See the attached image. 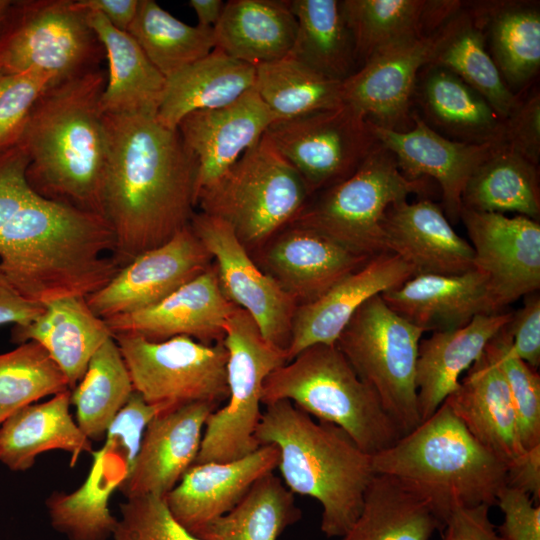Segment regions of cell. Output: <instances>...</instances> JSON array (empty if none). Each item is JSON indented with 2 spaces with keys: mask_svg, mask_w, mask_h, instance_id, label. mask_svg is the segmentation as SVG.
Wrapping results in <instances>:
<instances>
[{
  "mask_svg": "<svg viewBox=\"0 0 540 540\" xmlns=\"http://www.w3.org/2000/svg\"><path fill=\"white\" fill-rule=\"evenodd\" d=\"M190 227L215 260L227 299L253 317L267 341L287 350L297 307L294 300L262 271L226 222L195 212Z\"/></svg>",
  "mask_w": 540,
  "mask_h": 540,
  "instance_id": "obj_14",
  "label": "cell"
},
{
  "mask_svg": "<svg viewBox=\"0 0 540 540\" xmlns=\"http://www.w3.org/2000/svg\"><path fill=\"white\" fill-rule=\"evenodd\" d=\"M412 126L396 131L370 123L378 142L395 157L411 179L433 178L441 189L449 222L460 219L464 188L475 170L501 143L470 144L439 134L413 111Z\"/></svg>",
  "mask_w": 540,
  "mask_h": 540,
  "instance_id": "obj_18",
  "label": "cell"
},
{
  "mask_svg": "<svg viewBox=\"0 0 540 540\" xmlns=\"http://www.w3.org/2000/svg\"><path fill=\"white\" fill-rule=\"evenodd\" d=\"M127 32L166 79L216 47L213 28L188 25L154 0H140Z\"/></svg>",
  "mask_w": 540,
  "mask_h": 540,
  "instance_id": "obj_45",
  "label": "cell"
},
{
  "mask_svg": "<svg viewBox=\"0 0 540 540\" xmlns=\"http://www.w3.org/2000/svg\"><path fill=\"white\" fill-rule=\"evenodd\" d=\"M134 392L129 371L112 336L92 356L70 391L76 422L91 441L104 439L110 423Z\"/></svg>",
  "mask_w": 540,
  "mask_h": 540,
  "instance_id": "obj_44",
  "label": "cell"
},
{
  "mask_svg": "<svg viewBox=\"0 0 540 540\" xmlns=\"http://www.w3.org/2000/svg\"><path fill=\"white\" fill-rule=\"evenodd\" d=\"M220 406L190 403L158 414L148 424L127 477L118 490L127 499L165 497L194 464L208 417Z\"/></svg>",
  "mask_w": 540,
  "mask_h": 540,
  "instance_id": "obj_21",
  "label": "cell"
},
{
  "mask_svg": "<svg viewBox=\"0 0 540 540\" xmlns=\"http://www.w3.org/2000/svg\"><path fill=\"white\" fill-rule=\"evenodd\" d=\"M70 391L42 403L22 407L0 424V462L14 472L29 470L42 453H70L75 466L82 453H91L92 441L70 412Z\"/></svg>",
  "mask_w": 540,
  "mask_h": 540,
  "instance_id": "obj_31",
  "label": "cell"
},
{
  "mask_svg": "<svg viewBox=\"0 0 540 540\" xmlns=\"http://www.w3.org/2000/svg\"><path fill=\"white\" fill-rule=\"evenodd\" d=\"M421 118L439 134L454 141L501 143L503 119L475 89L451 71L426 65L419 73L414 103Z\"/></svg>",
  "mask_w": 540,
  "mask_h": 540,
  "instance_id": "obj_29",
  "label": "cell"
},
{
  "mask_svg": "<svg viewBox=\"0 0 540 540\" xmlns=\"http://www.w3.org/2000/svg\"><path fill=\"white\" fill-rule=\"evenodd\" d=\"M106 220L34 192L0 231V275L42 305L83 297L121 269Z\"/></svg>",
  "mask_w": 540,
  "mask_h": 540,
  "instance_id": "obj_2",
  "label": "cell"
},
{
  "mask_svg": "<svg viewBox=\"0 0 540 540\" xmlns=\"http://www.w3.org/2000/svg\"><path fill=\"white\" fill-rule=\"evenodd\" d=\"M382 227L387 251L412 266L416 275H457L474 269L471 244L431 200L390 206Z\"/></svg>",
  "mask_w": 540,
  "mask_h": 540,
  "instance_id": "obj_25",
  "label": "cell"
},
{
  "mask_svg": "<svg viewBox=\"0 0 540 540\" xmlns=\"http://www.w3.org/2000/svg\"><path fill=\"white\" fill-rule=\"evenodd\" d=\"M255 439L277 447V469L293 494L321 504L322 533L342 537L358 518L375 475L372 456L341 428L314 420L288 400L266 406Z\"/></svg>",
  "mask_w": 540,
  "mask_h": 540,
  "instance_id": "obj_4",
  "label": "cell"
},
{
  "mask_svg": "<svg viewBox=\"0 0 540 540\" xmlns=\"http://www.w3.org/2000/svg\"><path fill=\"white\" fill-rule=\"evenodd\" d=\"M213 32L215 48L257 66L290 53L297 21L285 0H231Z\"/></svg>",
  "mask_w": 540,
  "mask_h": 540,
  "instance_id": "obj_36",
  "label": "cell"
},
{
  "mask_svg": "<svg viewBox=\"0 0 540 540\" xmlns=\"http://www.w3.org/2000/svg\"><path fill=\"white\" fill-rule=\"evenodd\" d=\"M163 412L166 411L147 403L134 391L107 428L105 441L100 450L116 457L125 466L128 475L148 424Z\"/></svg>",
  "mask_w": 540,
  "mask_h": 540,
  "instance_id": "obj_50",
  "label": "cell"
},
{
  "mask_svg": "<svg viewBox=\"0 0 540 540\" xmlns=\"http://www.w3.org/2000/svg\"><path fill=\"white\" fill-rule=\"evenodd\" d=\"M106 80L97 68L48 87L17 142L28 157L33 191L101 217L107 142L100 100Z\"/></svg>",
  "mask_w": 540,
  "mask_h": 540,
  "instance_id": "obj_3",
  "label": "cell"
},
{
  "mask_svg": "<svg viewBox=\"0 0 540 540\" xmlns=\"http://www.w3.org/2000/svg\"><path fill=\"white\" fill-rule=\"evenodd\" d=\"M507 485L540 502V444L525 450L507 465Z\"/></svg>",
  "mask_w": 540,
  "mask_h": 540,
  "instance_id": "obj_56",
  "label": "cell"
},
{
  "mask_svg": "<svg viewBox=\"0 0 540 540\" xmlns=\"http://www.w3.org/2000/svg\"><path fill=\"white\" fill-rule=\"evenodd\" d=\"M223 344L229 396L208 417L194 464L232 461L260 447L255 432L262 417L263 384L288 362L286 350L267 341L253 317L239 307L225 324Z\"/></svg>",
  "mask_w": 540,
  "mask_h": 540,
  "instance_id": "obj_10",
  "label": "cell"
},
{
  "mask_svg": "<svg viewBox=\"0 0 540 540\" xmlns=\"http://www.w3.org/2000/svg\"><path fill=\"white\" fill-rule=\"evenodd\" d=\"M278 462L277 447L267 444L232 461L195 463L164 497L166 504L194 533L234 508L259 478L277 469Z\"/></svg>",
  "mask_w": 540,
  "mask_h": 540,
  "instance_id": "obj_24",
  "label": "cell"
},
{
  "mask_svg": "<svg viewBox=\"0 0 540 540\" xmlns=\"http://www.w3.org/2000/svg\"><path fill=\"white\" fill-rule=\"evenodd\" d=\"M310 196L302 177L264 134L220 177L198 190L196 206L230 225L253 255L299 215Z\"/></svg>",
  "mask_w": 540,
  "mask_h": 540,
  "instance_id": "obj_7",
  "label": "cell"
},
{
  "mask_svg": "<svg viewBox=\"0 0 540 540\" xmlns=\"http://www.w3.org/2000/svg\"><path fill=\"white\" fill-rule=\"evenodd\" d=\"M85 12L109 62L102 113L156 116L166 78L128 32L116 29L99 13Z\"/></svg>",
  "mask_w": 540,
  "mask_h": 540,
  "instance_id": "obj_34",
  "label": "cell"
},
{
  "mask_svg": "<svg viewBox=\"0 0 540 540\" xmlns=\"http://www.w3.org/2000/svg\"><path fill=\"white\" fill-rule=\"evenodd\" d=\"M212 257L190 225L171 240L124 265L112 280L86 298L106 320L149 308L207 270Z\"/></svg>",
  "mask_w": 540,
  "mask_h": 540,
  "instance_id": "obj_16",
  "label": "cell"
},
{
  "mask_svg": "<svg viewBox=\"0 0 540 540\" xmlns=\"http://www.w3.org/2000/svg\"><path fill=\"white\" fill-rule=\"evenodd\" d=\"M443 526L429 502L400 480L375 474L361 512L339 540H430Z\"/></svg>",
  "mask_w": 540,
  "mask_h": 540,
  "instance_id": "obj_38",
  "label": "cell"
},
{
  "mask_svg": "<svg viewBox=\"0 0 540 540\" xmlns=\"http://www.w3.org/2000/svg\"><path fill=\"white\" fill-rule=\"evenodd\" d=\"M254 89L278 120L332 109L343 103L342 82L291 55L255 66Z\"/></svg>",
  "mask_w": 540,
  "mask_h": 540,
  "instance_id": "obj_43",
  "label": "cell"
},
{
  "mask_svg": "<svg viewBox=\"0 0 540 540\" xmlns=\"http://www.w3.org/2000/svg\"><path fill=\"white\" fill-rule=\"evenodd\" d=\"M428 65L443 67L480 93L504 120L519 101L492 59L484 35L463 4L440 27Z\"/></svg>",
  "mask_w": 540,
  "mask_h": 540,
  "instance_id": "obj_39",
  "label": "cell"
},
{
  "mask_svg": "<svg viewBox=\"0 0 540 540\" xmlns=\"http://www.w3.org/2000/svg\"><path fill=\"white\" fill-rule=\"evenodd\" d=\"M484 351L505 378L523 448L527 450L540 444V376L513 353L508 324L490 340Z\"/></svg>",
  "mask_w": 540,
  "mask_h": 540,
  "instance_id": "obj_47",
  "label": "cell"
},
{
  "mask_svg": "<svg viewBox=\"0 0 540 540\" xmlns=\"http://www.w3.org/2000/svg\"><path fill=\"white\" fill-rule=\"evenodd\" d=\"M66 390L64 373L39 343L27 341L0 354V424L18 409Z\"/></svg>",
  "mask_w": 540,
  "mask_h": 540,
  "instance_id": "obj_46",
  "label": "cell"
},
{
  "mask_svg": "<svg viewBox=\"0 0 540 540\" xmlns=\"http://www.w3.org/2000/svg\"><path fill=\"white\" fill-rule=\"evenodd\" d=\"M84 11L101 14L113 27L127 32L131 26L140 0H75Z\"/></svg>",
  "mask_w": 540,
  "mask_h": 540,
  "instance_id": "obj_58",
  "label": "cell"
},
{
  "mask_svg": "<svg viewBox=\"0 0 540 540\" xmlns=\"http://www.w3.org/2000/svg\"><path fill=\"white\" fill-rule=\"evenodd\" d=\"M501 144L538 166L540 158V93L533 91L503 120Z\"/></svg>",
  "mask_w": 540,
  "mask_h": 540,
  "instance_id": "obj_51",
  "label": "cell"
},
{
  "mask_svg": "<svg viewBox=\"0 0 540 540\" xmlns=\"http://www.w3.org/2000/svg\"><path fill=\"white\" fill-rule=\"evenodd\" d=\"M113 335L83 297H65L44 304L42 313L25 326H13L11 341L39 343L64 373L70 390L82 379L96 351Z\"/></svg>",
  "mask_w": 540,
  "mask_h": 540,
  "instance_id": "obj_30",
  "label": "cell"
},
{
  "mask_svg": "<svg viewBox=\"0 0 540 540\" xmlns=\"http://www.w3.org/2000/svg\"><path fill=\"white\" fill-rule=\"evenodd\" d=\"M257 265L297 306L315 301L371 258L352 253L311 229L288 225L258 252Z\"/></svg>",
  "mask_w": 540,
  "mask_h": 540,
  "instance_id": "obj_20",
  "label": "cell"
},
{
  "mask_svg": "<svg viewBox=\"0 0 540 540\" xmlns=\"http://www.w3.org/2000/svg\"><path fill=\"white\" fill-rule=\"evenodd\" d=\"M255 66L215 48L166 79L156 113L163 126L177 129L188 114L233 103L254 88Z\"/></svg>",
  "mask_w": 540,
  "mask_h": 540,
  "instance_id": "obj_33",
  "label": "cell"
},
{
  "mask_svg": "<svg viewBox=\"0 0 540 540\" xmlns=\"http://www.w3.org/2000/svg\"><path fill=\"white\" fill-rule=\"evenodd\" d=\"M440 27L431 34L375 52L342 82L343 102L372 124L408 130V124L412 126L417 78L433 58Z\"/></svg>",
  "mask_w": 540,
  "mask_h": 540,
  "instance_id": "obj_17",
  "label": "cell"
},
{
  "mask_svg": "<svg viewBox=\"0 0 540 540\" xmlns=\"http://www.w3.org/2000/svg\"><path fill=\"white\" fill-rule=\"evenodd\" d=\"M536 165L499 144L469 178L462 208L518 215L539 221L540 188Z\"/></svg>",
  "mask_w": 540,
  "mask_h": 540,
  "instance_id": "obj_41",
  "label": "cell"
},
{
  "mask_svg": "<svg viewBox=\"0 0 540 540\" xmlns=\"http://www.w3.org/2000/svg\"><path fill=\"white\" fill-rule=\"evenodd\" d=\"M112 540H202L183 527L171 514L165 498L144 495L127 498Z\"/></svg>",
  "mask_w": 540,
  "mask_h": 540,
  "instance_id": "obj_48",
  "label": "cell"
},
{
  "mask_svg": "<svg viewBox=\"0 0 540 540\" xmlns=\"http://www.w3.org/2000/svg\"><path fill=\"white\" fill-rule=\"evenodd\" d=\"M444 403L482 446L507 465L525 451L507 383L485 351Z\"/></svg>",
  "mask_w": 540,
  "mask_h": 540,
  "instance_id": "obj_27",
  "label": "cell"
},
{
  "mask_svg": "<svg viewBox=\"0 0 540 540\" xmlns=\"http://www.w3.org/2000/svg\"><path fill=\"white\" fill-rule=\"evenodd\" d=\"M464 5L481 29L508 87L527 84L540 68L539 2L497 0Z\"/></svg>",
  "mask_w": 540,
  "mask_h": 540,
  "instance_id": "obj_35",
  "label": "cell"
},
{
  "mask_svg": "<svg viewBox=\"0 0 540 540\" xmlns=\"http://www.w3.org/2000/svg\"><path fill=\"white\" fill-rule=\"evenodd\" d=\"M474 251L473 266L487 280L496 313L540 288V223L517 215L462 208Z\"/></svg>",
  "mask_w": 540,
  "mask_h": 540,
  "instance_id": "obj_15",
  "label": "cell"
},
{
  "mask_svg": "<svg viewBox=\"0 0 540 540\" xmlns=\"http://www.w3.org/2000/svg\"><path fill=\"white\" fill-rule=\"evenodd\" d=\"M103 218L122 268L190 225L198 165L177 129L150 114H104Z\"/></svg>",
  "mask_w": 540,
  "mask_h": 540,
  "instance_id": "obj_1",
  "label": "cell"
},
{
  "mask_svg": "<svg viewBox=\"0 0 540 540\" xmlns=\"http://www.w3.org/2000/svg\"><path fill=\"white\" fill-rule=\"evenodd\" d=\"M90 454L85 481L72 492L55 491L45 501L51 526L68 540H108L118 522L109 501L127 477V470L116 457L100 449Z\"/></svg>",
  "mask_w": 540,
  "mask_h": 540,
  "instance_id": "obj_37",
  "label": "cell"
},
{
  "mask_svg": "<svg viewBox=\"0 0 540 540\" xmlns=\"http://www.w3.org/2000/svg\"><path fill=\"white\" fill-rule=\"evenodd\" d=\"M44 305L31 301L18 293L0 275V326H25L36 319Z\"/></svg>",
  "mask_w": 540,
  "mask_h": 540,
  "instance_id": "obj_57",
  "label": "cell"
},
{
  "mask_svg": "<svg viewBox=\"0 0 540 540\" xmlns=\"http://www.w3.org/2000/svg\"><path fill=\"white\" fill-rule=\"evenodd\" d=\"M424 332L390 309L379 294L355 312L335 343L403 435L421 423L416 367Z\"/></svg>",
  "mask_w": 540,
  "mask_h": 540,
  "instance_id": "obj_9",
  "label": "cell"
},
{
  "mask_svg": "<svg viewBox=\"0 0 540 540\" xmlns=\"http://www.w3.org/2000/svg\"><path fill=\"white\" fill-rule=\"evenodd\" d=\"M511 318V312L477 315L463 327L436 331L420 341L416 387L421 422L456 390L461 376Z\"/></svg>",
  "mask_w": 540,
  "mask_h": 540,
  "instance_id": "obj_28",
  "label": "cell"
},
{
  "mask_svg": "<svg viewBox=\"0 0 540 540\" xmlns=\"http://www.w3.org/2000/svg\"><path fill=\"white\" fill-rule=\"evenodd\" d=\"M496 504L504 520L497 532L504 540H540V505L525 492L504 486Z\"/></svg>",
  "mask_w": 540,
  "mask_h": 540,
  "instance_id": "obj_52",
  "label": "cell"
},
{
  "mask_svg": "<svg viewBox=\"0 0 540 540\" xmlns=\"http://www.w3.org/2000/svg\"><path fill=\"white\" fill-rule=\"evenodd\" d=\"M53 84L52 75L36 71L0 77V153L17 144L32 107Z\"/></svg>",
  "mask_w": 540,
  "mask_h": 540,
  "instance_id": "obj_49",
  "label": "cell"
},
{
  "mask_svg": "<svg viewBox=\"0 0 540 540\" xmlns=\"http://www.w3.org/2000/svg\"><path fill=\"white\" fill-rule=\"evenodd\" d=\"M13 0H0V37L6 26Z\"/></svg>",
  "mask_w": 540,
  "mask_h": 540,
  "instance_id": "obj_60",
  "label": "cell"
},
{
  "mask_svg": "<svg viewBox=\"0 0 540 540\" xmlns=\"http://www.w3.org/2000/svg\"><path fill=\"white\" fill-rule=\"evenodd\" d=\"M426 191L425 179L404 175L394 155L378 142L353 174L320 191L290 224L373 258L388 252L382 224L389 207Z\"/></svg>",
  "mask_w": 540,
  "mask_h": 540,
  "instance_id": "obj_8",
  "label": "cell"
},
{
  "mask_svg": "<svg viewBox=\"0 0 540 540\" xmlns=\"http://www.w3.org/2000/svg\"><path fill=\"white\" fill-rule=\"evenodd\" d=\"M265 134L302 177L310 195L348 178L378 144L369 121L345 102L276 120Z\"/></svg>",
  "mask_w": 540,
  "mask_h": 540,
  "instance_id": "obj_13",
  "label": "cell"
},
{
  "mask_svg": "<svg viewBox=\"0 0 540 540\" xmlns=\"http://www.w3.org/2000/svg\"><path fill=\"white\" fill-rule=\"evenodd\" d=\"M27 165L19 143L0 153V231L35 192L27 182Z\"/></svg>",
  "mask_w": 540,
  "mask_h": 540,
  "instance_id": "obj_53",
  "label": "cell"
},
{
  "mask_svg": "<svg viewBox=\"0 0 540 540\" xmlns=\"http://www.w3.org/2000/svg\"><path fill=\"white\" fill-rule=\"evenodd\" d=\"M381 297L395 313L426 332L460 328L477 315L496 313L486 277L476 269L457 275H414Z\"/></svg>",
  "mask_w": 540,
  "mask_h": 540,
  "instance_id": "obj_26",
  "label": "cell"
},
{
  "mask_svg": "<svg viewBox=\"0 0 540 540\" xmlns=\"http://www.w3.org/2000/svg\"><path fill=\"white\" fill-rule=\"evenodd\" d=\"M513 353L534 369L540 365V296H525L523 307L508 323Z\"/></svg>",
  "mask_w": 540,
  "mask_h": 540,
  "instance_id": "obj_54",
  "label": "cell"
},
{
  "mask_svg": "<svg viewBox=\"0 0 540 540\" xmlns=\"http://www.w3.org/2000/svg\"><path fill=\"white\" fill-rule=\"evenodd\" d=\"M461 5L455 0L341 1L357 67L383 48L433 33Z\"/></svg>",
  "mask_w": 540,
  "mask_h": 540,
  "instance_id": "obj_32",
  "label": "cell"
},
{
  "mask_svg": "<svg viewBox=\"0 0 540 540\" xmlns=\"http://www.w3.org/2000/svg\"><path fill=\"white\" fill-rule=\"evenodd\" d=\"M416 275L391 252L371 258L313 302L296 307L287 347L288 362L316 344H335L355 312L371 297L394 289Z\"/></svg>",
  "mask_w": 540,
  "mask_h": 540,
  "instance_id": "obj_22",
  "label": "cell"
},
{
  "mask_svg": "<svg viewBox=\"0 0 540 540\" xmlns=\"http://www.w3.org/2000/svg\"><path fill=\"white\" fill-rule=\"evenodd\" d=\"M301 517L294 494L272 472L259 478L229 512L192 534L202 540H278Z\"/></svg>",
  "mask_w": 540,
  "mask_h": 540,
  "instance_id": "obj_42",
  "label": "cell"
},
{
  "mask_svg": "<svg viewBox=\"0 0 540 540\" xmlns=\"http://www.w3.org/2000/svg\"><path fill=\"white\" fill-rule=\"evenodd\" d=\"M134 391L164 411L195 403L221 406L229 396L223 341L205 344L187 336L151 341L139 335H113Z\"/></svg>",
  "mask_w": 540,
  "mask_h": 540,
  "instance_id": "obj_12",
  "label": "cell"
},
{
  "mask_svg": "<svg viewBox=\"0 0 540 540\" xmlns=\"http://www.w3.org/2000/svg\"><path fill=\"white\" fill-rule=\"evenodd\" d=\"M276 120L254 88L226 106L186 115L177 130L197 161L196 194L257 144Z\"/></svg>",
  "mask_w": 540,
  "mask_h": 540,
  "instance_id": "obj_23",
  "label": "cell"
},
{
  "mask_svg": "<svg viewBox=\"0 0 540 540\" xmlns=\"http://www.w3.org/2000/svg\"><path fill=\"white\" fill-rule=\"evenodd\" d=\"M237 308L224 295L215 264L159 303L105 320L112 335L133 334L151 341L187 336L205 344L221 342Z\"/></svg>",
  "mask_w": 540,
  "mask_h": 540,
  "instance_id": "obj_19",
  "label": "cell"
},
{
  "mask_svg": "<svg viewBox=\"0 0 540 540\" xmlns=\"http://www.w3.org/2000/svg\"><path fill=\"white\" fill-rule=\"evenodd\" d=\"M189 5L195 11L198 26L214 28L222 15L225 4L221 0H190Z\"/></svg>",
  "mask_w": 540,
  "mask_h": 540,
  "instance_id": "obj_59",
  "label": "cell"
},
{
  "mask_svg": "<svg viewBox=\"0 0 540 540\" xmlns=\"http://www.w3.org/2000/svg\"><path fill=\"white\" fill-rule=\"evenodd\" d=\"M490 507L456 509L447 519L442 540H504L489 517Z\"/></svg>",
  "mask_w": 540,
  "mask_h": 540,
  "instance_id": "obj_55",
  "label": "cell"
},
{
  "mask_svg": "<svg viewBox=\"0 0 540 540\" xmlns=\"http://www.w3.org/2000/svg\"><path fill=\"white\" fill-rule=\"evenodd\" d=\"M375 474L425 498L441 525L459 508L496 505L507 464L482 446L446 403L389 448L372 455Z\"/></svg>",
  "mask_w": 540,
  "mask_h": 540,
  "instance_id": "obj_5",
  "label": "cell"
},
{
  "mask_svg": "<svg viewBox=\"0 0 540 540\" xmlns=\"http://www.w3.org/2000/svg\"><path fill=\"white\" fill-rule=\"evenodd\" d=\"M280 400L338 426L371 456L403 436L376 392L361 380L336 344L310 346L271 372L261 401L267 406Z\"/></svg>",
  "mask_w": 540,
  "mask_h": 540,
  "instance_id": "obj_6",
  "label": "cell"
},
{
  "mask_svg": "<svg viewBox=\"0 0 540 540\" xmlns=\"http://www.w3.org/2000/svg\"><path fill=\"white\" fill-rule=\"evenodd\" d=\"M297 21L289 53L318 73L343 82L357 70L354 42L341 1L290 0Z\"/></svg>",
  "mask_w": 540,
  "mask_h": 540,
  "instance_id": "obj_40",
  "label": "cell"
},
{
  "mask_svg": "<svg viewBox=\"0 0 540 540\" xmlns=\"http://www.w3.org/2000/svg\"><path fill=\"white\" fill-rule=\"evenodd\" d=\"M104 57L75 0H13L0 37V77L36 71L56 84L100 68Z\"/></svg>",
  "mask_w": 540,
  "mask_h": 540,
  "instance_id": "obj_11",
  "label": "cell"
}]
</instances>
